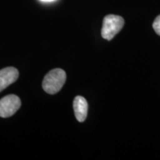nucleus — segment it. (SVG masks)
I'll return each instance as SVG.
<instances>
[{
  "label": "nucleus",
  "mask_w": 160,
  "mask_h": 160,
  "mask_svg": "<svg viewBox=\"0 0 160 160\" xmlns=\"http://www.w3.org/2000/svg\"><path fill=\"white\" fill-rule=\"evenodd\" d=\"M19 71L13 67H8L0 70V92L17 81Z\"/></svg>",
  "instance_id": "obj_4"
},
{
  "label": "nucleus",
  "mask_w": 160,
  "mask_h": 160,
  "mask_svg": "<svg viewBox=\"0 0 160 160\" xmlns=\"http://www.w3.org/2000/svg\"><path fill=\"white\" fill-rule=\"evenodd\" d=\"M65 81V71L62 69L55 68L46 74L42 82V88L46 93L55 94L62 89Z\"/></svg>",
  "instance_id": "obj_1"
},
{
  "label": "nucleus",
  "mask_w": 160,
  "mask_h": 160,
  "mask_svg": "<svg viewBox=\"0 0 160 160\" xmlns=\"http://www.w3.org/2000/svg\"><path fill=\"white\" fill-rule=\"evenodd\" d=\"M153 28L158 35L160 36V15L156 18L153 23Z\"/></svg>",
  "instance_id": "obj_6"
},
{
  "label": "nucleus",
  "mask_w": 160,
  "mask_h": 160,
  "mask_svg": "<svg viewBox=\"0 0 160 160\" xmlns=\"http://www.w3.org/2000/svg\"><path fill=\"white\" fill-rule=\"evenodd\" d=\"M42 2H53L55 0H40Z\"/></svg>",
  "instance_id": "obj_7"
},
{
  "label": "nucleus",
  "mask_w": 160,
  "mask_h": 160,
  "mask_svg": "<svg viewBox=\"0 0 160 160\" xmlns=\"http://www.w3.org/2000/svg\"><path fill=\"white\" fill-rule=\"evenodd\" d=\"M125 24V20L122 17L109 14L104 18L101 34L103 39L110 41L121 31Z\"/></svg>",
  "instance_id": "obj_2"
},
{
  "label": "nucleus",
  "mask_w": 160,
  "mask_h": 160,
  "mask_svg": "<svg viewBox=\"0 0 160 160\" xmlns=\"http://www.w3.org/2000/svg\"><path fill=\"white\" fill-rule=\"evenodd\" d=\"M73 111L75 117L79 122H82L87 118L88 105L85 98L81 96H77L73 100Z\"/></svg>",
  "instance_id": "obj_5"
},
{
  "label": "nucleus",
  "mask_w": 160,
  "mask_h": 160,
  "mask_svg": "<svg viewBox=\"0 0 160 160\" xmlns=\"http://www.w3.org/2000/svg\"><path fill=\"white\" fill-rule=\"evenodd\" d=\"M21 107V100L14 94L8 95L0 99V117L13 116Z\"/></svg>",
  "instance_id": "obj_3"
}]
</instances>
